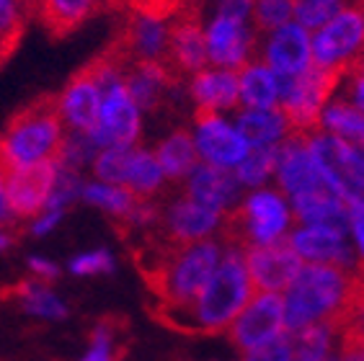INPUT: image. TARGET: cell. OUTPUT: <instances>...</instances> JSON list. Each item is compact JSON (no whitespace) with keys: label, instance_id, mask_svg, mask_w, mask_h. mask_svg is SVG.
<instances>
[{"label":"cell","instance_id":"obj_1","mask_svg":"<svg viewBox=\"0 0 364 361\" xmlns=\"http://www.w3.org/2000/svg\"><path fill=\"white\" fill-rule=\"evenodd\" d=\"M253 297V284L245 269L243 248L225 240L223 258L212 271L210 281L202 286L194 302L181 310H161V318L168 325L189 333H228V328L245 302Z\"/></svg>","mask_w":364,"mask_h":361},{"label":"cell","instance_id":"obj_2","mask_svg":"<svg viewBox=\"0 0 364 361\" xmlns=\"http://www.w3.org/2000/svg\"><path fill=\"white\" fill-rule=\"evenodd\" d=\"M225 240H199L189 245H147L140 256V269L147 284L161 299V310H181L191 305L202 286L210 281L212 271L223 258Z\"/></svg>","mask_w":364,"mask_h":361},{"label":"cell","instance_id":"obj_3","mask_svg":"<svg viewBox=\"0 0 364 361\" xmlns=\"http://www.w3.org/2000/svg\"><path fill=\"white\" fill-rule=\"evenodd\" d=\"M362 284L364 279L359 271L302 264L300 274L282 292L287 333H300L305 328L323 323L341 325L343 315L349 313Z\"/></svg>","mask_w":364,"mask_h":361},{"label":"cell","instance_id":"obj_4","mask_svg":"<svg viewBox=\"0 0 364 361\" xmlns=\"http://www.w3.org/2000/svg\"><path fill=\"white\" fill-rule=\"evenodd\" d=\"M63 117L57 112V98H36L23 106L0 134V171L34 166L42 160H55L63 147Z\"/></svg>","mask_w":364,"mask_h":361},{"label":"cell","instance_id":"obj_5","mask_svg":"<svg viewBox=\"0 0 364 361\" xmlns=\"http://www.w3.org/2000/svg\"><path fill=\"white\" fill-rule=\"evenodd\" d=\"M294 227L292 204L277 186L253 188L228 215L223 235L240 248L287 243Z\"/></svg>","mask_w":364,"mask_h":361},{"label":"cell","instance_id":"obj_6","mask_svg":"<svg viewBox=\"0 0 364 361\" xmlns=\"http://www.w3.org/2000/svg\"><path fill=\"white\" fill-rule=\"evenodd\" d=\"M313 68L341 77L364 57V3L349 0L328 21L310 31Z\"/></svg>","mask_w":364,"mask_h":361},{"label":"cell","instance_id":"obj_7","mask_svg":"<svg viewBox=\"0 0 364 361\" xmlns=\"http://www.w3.org/2000/svg\"><path fill=\"white\" fill-rule=\"evenodd\" d=\"M323 180L346 207H364V155L359 147L313 129L305 134Z\"/></svg>","mask_w":364,"mask_h":361},{"label":"cell","instance_id":"obj_8","mask_svg":"<svg viewBox=\"0 0 364 361\" xmlns=\"http://www.w3.org/2000/svg\"><path fill=\"white\" fill-rule=\"evenodd\" d=\"M338 80H341L338 75L326 72L321 68H310L302 75L282 80L279 106L277 109L287 117L294 134H308L318 129L323 106L336 96Z\"/></svg>","mask_w":364,"mask_h":361},{"label":"cell","instance_id":"obj_9","mask_svg":"<svg viewBox=\"0 0 364 361\" xmlns=\"http://www.w3.org/2000/svg\"><path fill=\"white\" fill-rule=\"evenodd\" d=\"M232 346L240 348L243 354L259 351L264 346H272L282 340L287 333L284 323V307H282V294L253 292V297L245 302V307L238 313L228 328Z\"/></svg>","mask_w":364,"mask_h":361},{"label":"cell","instance_id":"obj_10","mask_svg":"<svg viewBox=\"0 0 364 361\" xmlns=\"http://www.w3.org/2000/svg\"><path fill=\"white\" fill-rule=\"evenodd\" d=\"M228 215L194 202L191 196H176L161 212V240L168 245H189L223 235Z\"/></svg>","mask_w":364,"mask_h":361},{"label":"cell","instance_id":"obj_11","mask_svg":"<svg viewBox=\"0 0 364 361\" xmlns=\"http://www.w3.org/2000/svg\"><path fill=\"white\" fill-rule=\"evenodd\" d=\"M191 137H194L199 163L223 168V171H235L251 150L228 114L196 112Z\"/></svg>","mask_w":364,"mask_h":361},{"label":"cell","instance_id":"obj_12","mask_svg":"<svg viewBox=\"0 0 364 361\" xmlns=\"http://www.w3.org/2000/svg\"><path fill=\"white\" fill-rule=\"evenodd\" d=\"M140 109L132 101L129 90L124 88V80L109 85L101 96V109H98V122L88 137L91 142L104 150V147H134L140 139Z\"/></svg>","mask_w":364,"mask_h":361},{"label":"cell","instance_id":"obj_13","mask_svg":"<svg viewBox=\"0 0 364 361\" xmlns=\"http://www.w3.org/2000/svg\"><path fill=\"white\" fill-rule=\"evenodd\" d=\"M204 47H207V63L212 68L238 72L243 65L256 60L259 39L251 21L212 14L204 23Z\"/></svg>","mask_w":364,"mask_h":361},{"label":"cell","instance_id":"obj_14","mask_svg":"<svg viewBox=\"0 0 364 361\" xmlns=\"http://www.w3.org/2000/svg\"><path fill=\"white\" fill-rule=\"evenodd\" d=\"M57 180V166L55 160H42L34 166L14 168L3 173V188H6V204L8 212L16 222L36 217L47 209L52 188Z\"/></svg>","mask_w":364,"mask_h":361},{"label":"cell","instance_id":"obj_15","mask_svg":"<svg viewBox=\"0 0 364 361\" xmlns=\"http://www.w3.org/2000/svg\"><path fill=\"white\" fill-rule=\"evenodd\" d=\"M274 183L289 202L300 196L331 191L316 166V158L310 153L305 134H292L284 139L277 150V168H274ZM333 194V191H331Z\"/></svg>","mask_w":364,"mask_h":361},{"label":"cell","instance_id":"obj_16","mask_svg":"<svg viewBox=\"0 0 364 361\" xmlns=\"http://www.w3.org/2000/svg\"><path fill=\"white\" fill-rule=\"evenodd\" d=\"M287 245L302 264L359 271L346 230L323 227V225H294L287 237Z\"/></svg>","mask_w":364,"mask_h":361},{"label":"cell","instance_id":"obj_17","mask_svg":"<svg viewBox=\"0 0 364 361\" xmlns=\"http://www.w3.org/2000/svg\"><path fill=\"white\" fill-rule=\"evenodd\" d=\"M168 14L161 8L132 3L124 34L117 39L132 63H163L168 49Z\"/></svg>","mask_w":364,"mask_h":361},{"label":"cell","instance_id":"obj_18","mask_svg":"<svg viewBox=\"0 0 364 361\" xmlns=\"http://www.w3.org/2000/svg\"><path fill=\"white\" fill-rule=\"evenodd\" d=\"M256 60L274 70L282 80L297 77L313 68V52H310V31L300 23H284L264 34V42L256 49Z\"/></svg>","mask_w":364,"mask_h":361},{"label":"cell","instance_id":"obj_19","mask_svg":"<svg viewBox=\"0 0 364 361\" xmlns=\"http://www.w3.org/2000/svg\"><path fill=\"white\" fill-rule=\"evenodd\" d=\"M163 65L178 80L191 77L194 72L207 68V47H204V23L194 11H183L171 18L168 26V49Z\"/></svg>","mask_w":364,"mask_h":361},{"label":"cell","instance_id":"obj_20","mask_svg":"<svg viewBox=\"0 0 364 361\" xmlns=\"http://www.w3.org/2000/svg\"><path fill=\"white\" fill-rule=\"evenodd\" d=\"M243 256L253 292L282 294L302 269V261L294 256V250L287 243L243 248Z\"/></svg>","mask_w":364,"mask_h":361},{"label":"cell","instance_id":"obj_21","mask_svg":"<svg viewBox=\"0 0 364 361\" xmlns=\"http://www.w3.org/2000/svg\"><path fill=\"white\" fill-rule=\"evenodd\" d=\"M183 183H186V196H191L194 202L204 204V207L218 209L223 215H230L243 199V186L235 180L232 171H223V168L207 166V163H199Z\"/></svg>","mask_w":364,"mask_h":361},{"label":"cell","instance_id":"obj_22","mask_svg":"<svg viewBox=\"0 0 364 361\" xmlns=\"http://www.w3.org/2000/svg\"><path fill=\"white\" fill-rule=\"evenodd\" d=\"M101 96H104V90H101L98 80L83 68L68 83V88L57 96V112H60L63 122L70 124L73 132L88 134L98 122Z\"/></svg>","mask_w":364,"mask_h":361},{"label":"cell","instance_id":"obj_23","mask_svg":"<svg viewBox=\"0 0 364 361\" xmlns=\"http://www.w3.org/2000/svg\"><path fill=\"white\" fill-rule=\"evenodd\" d=\"M189 93L196 112L202 114H228L240 106L238 98V72L207 65L189 77Z\"/></svg>","mask_w":364,"mask_h":361},{"label":"cell","instance_id":"obj_24","mask_svg":"<svg viewBox=\"0 0 364 361\" xmlns=\"http://www.w3.org/2000/svg\"><path fill=\"white\" fill-rule=\"evenodd\" d=\"M176 83L178 77L163 63H129L124 70V88L140 112H155Z\"/></svg>","mask_w":364,"mask_h":361},{"label":"cell","instance_id":"obj_25","mask_svg":"<svg viewBox=\"0 0 364 361\" xmlns=\"http://www.w3.org/2000/svg\"><path fill=\"white\" fill-rule=\"evenodd\" d=\"M232 122L251 150L279 147L284 139L294 134L287 117L279 109H240Z\"/></svg>","mask_w":364,"mask_h":361},{"label":"cell","instance_id":"obj_26","mask_svg":"<svg viewBox=\"0 0 364 361\" xmlns=\"http://www.w3.org/2000/svg\"><path fill=\"white\" fill-rule=\"evenodd\" d=\"M282 77L261 60H251L238 70V98L243 109H277Z\"/></svg>","mask_w":364,"mask_h":361},{"label":"cell","instance_id":"obj_27","mask_svg":"<svg viewBox=\"0 0 364 361\" xmlns=\"http://www.w3.org/2000/svg\"><path fill=\"white\" fill-rule=\"evenodd\" d=\"M101 6V0H34V18H39L52 36H65Z\"/></svg>","mask_w":364,"mask_h":361},{"label":"cell","instance_id":"obj_28","mask_svg":"<svg viewBox=\"0 0 364 361\" xmlns=\"http://www.w3.org/2000/svg\"><path fill=\"white\" fill-rule=\"evenodd\" d=\"M318 129L331 134V137L341 139L346 145L364 147V114L351 101L338 96V93L323 106L321 119H318Z\"/></svg>","mask_w":364,"mask_h":361},{"label":"cell","instance_id":"obj_29","mask_svg":"<svg viewBox=\"0 0 364 361\" xmlns=\"http://www.w3.org/2000/svg\"><path fill=\"white\" fill-rule=\"evenodd\" d=\"M289 204H292L294 225H323V227L346 230L349 222V207L331 191L300 196Z\"/></svg>","mask_w":364,"mask_h":361},{"label":"cell","instance_id":"obj_30","mask_svg":"<svg viewBox=\"0 0 364 361\" xmlns=\"http://www.w3.org/2000/svg\"><path fill=\"white\" fill-rule=\"evenodd\" d=\"M155 158L161 163L166 180H186V176L199 166V155L189 129H173L168 137H163L155 147Z\"/></svg>","mask_w":364,"mask_h":361},{"label":"cell","instance_id":"obj_31","mask_svg":"<svg viewBox=\"0 0 364 361\" xmlns=\"http://www.w3.org/2000/svg\"><path fill=\"white\" fill-rule=\"evenodd\" d=\"M289 340L294 361H333L341 346V328L336 323H323L292 333Z\"/></svg>","mask_w":364,"mask_h":361},{"label":"cell","instance_id":"obj_32","mask_svg":"<svg viewBox=\"0 0 364 361\" xmlns=\"http://www.w3.org/2000/svg\"><path fill=\"white\" fill-rule=\"evenodd\" d=\"M163 186H166V176H163L161 163H158L155 153L134 145L132 153H129L124 188H129V191H132L134 196H140V199H153Z\"/></svg>","mask_w":364,"mask_h":361},{"label":"cell","instance_id":"obj_33","mask_svg":"<svg viewBox=\"0 0 364 361\" xmlns=\"http://www.w3.org/2000/svg\"><path fill=\"white\" fill-rule=\"evenodd\" d=\"M3 294L18 299L26 313L39 315V318L60 320L68 315V307L49 292L47 284H42V281H21V284H16L14 289H8Z\"/></svg>","mask_w":364,"mask_h":361},{"label":"cell","instance_id":"obj_34","mask_svg":"<svg viewBox=\"0 0 364 361\" xmlns=\"http://www.w3.org/2000/svg\"><path fill=\"white\" fill-rule=\"evenodd\" d=\"M80 196L93 207L109 212L117 222H124L129 212L134 209V204L140 202V196H134L129 188L109 186V183H88V186L80 188Z\"/></svg>","mask_w":364,"mask_h":361},{"label":"cell","instance_id":"obj_35","mask_svg":"<svg viewBox=\"0 0 364 361\" xmlns=\"http://www.w3.org/2000/svg\"><path fill=\"white\" fill-rule=\"evenodd\" d=\"M277 150L279 147H267V150H248L232 176L238 180L243 191H253V188H264L274 180V168H277Z\"/></svg>","mask_w":364,"mask_h":361},{"label":"cell","instance_id":"obj_36","mask_svg":"<svg viewBox=\"0 0 364 361\" xmlns=\"http://www.w3.org/2000/svg\"><path fill=\"white\" fill-rule=\"evenodd\" d=\"M294 3L297 0H253L251 23L256 34H269L274 28L294 21Z\"/></svg>","mask_w":364,"mask_h":361},{"label":"cell","instance_id":"obj_37","mask_svg":"<svg viewBox=\"0 0 364 361\" xmlns=\"http://www.w3.org/2000/svg\"><path fill=\"white\" fill-rule=\"evenodd\" d=\"M129 153H132V147H104V150H98L96 158H93V171H96L98 180L109 183V186H124Z\"/></svg>","mask_w":364,"mask_h":361},{"label":"cell","instance_id":"obj_38","mask_svg":"<svg viewBox=\"0 0 364 361\" xmlns=\"http://www.w3.org/2000/svg\"><path fill=\"white\" fill-rule=\"evenodd\" d=\"M346 3L349 0H297L294 3V23H300L308 31H316Z\"/></svg>","mask_w":364,"mask_h":361},{"label":"cell","instance_id":"obj_39","mask_svg":"<svg viewBox=\"0 0 364 361\" xmlns=\"http://www.w3.org/2000/svg\"><path fill=\"white\" fill-rule=\"evenodd\" d=\"M114 338H117V325H114V320H101V323L93 328L91 351H88L80 361H122V351L117 348Z\"/></svg>","mask_w":364,"mask_h":361},{"label":"cell","instance_id":"obj_40","mask_svg":"<svg viewBox=\"0 0 364 361\" xmlns=\"http://www.w3.org/2000/svg\"><path fill=\"white\" fill-rule=\"evenodd\" d=\"M26 14L18 0H0V44L8 49H16L21 39Z\"/></svg>","mask_w":364,"mask_h":361},{"label":"cell","instance_id":"obj_41","mask_svg":"<svg viewBox=\"0 0 364 361\" xmlns=\"http://www.w3.org/2000/svg\"><path fill=\"white\" fill-rule=\"evenodd\" d=\"M114 269V258L109 250H93V253H83L70 261V271L75 276H93V274H106Z\"/></svg>","mask_w":364,"mask_h":361},{"label":"cell","instance_id":"obj_42","mask_svg":"<svg viewBox=\"0 0 364 361\" xmlns=\"http://www.w3.org/2000/svg\"><path fill=\"white\" fill-rule=\"evenodd\" d=\"M336 90H341L338 96H343L346 101H351V104L357 106L359 112L364 114V57L349 70V72H343Z\"/></svg>","mask_w":364,"mask_h":361},{"label":"cell","instance_id":"obj_43","mask_svg":"<svg viewBox=\"0 0 364 361\" xmlns=\"http://www.w3.org/2000/svg\"><path fill=\"white\" fill-rule=\"evenodd\" d=\"M346 237L357 258L359 274H364V207H349V222H346Z\"/></svg>","mask_w":364,"mask_h":361},{"label":"cell","instance_id":"obj_44","mask_svg":"<svg viewBox=\"0 0 364 361\" xmlns=\"http://www.w3.org/2000/svg\"><path fill=\"white\" fill-rule=\"evenodd\" d=\"M338 328H341V338L364 340V284H362V289H359L357 299L351 302L349 313L343 315Z\"/></svg>","mask_w":364,"mask_h":361},{"label":"cell","instance_id":"obj_45","mask_svg":"<svg viewBox=\"0 0 364 361\" xmlns=\"http://www.w3.org/2000/svg\"><path fill=\"white\" fill-rule=\"evenodd\" d=\"M240 361H294L292 340H289V335H284V338L272 343V346H264V348H259V351L243 354Z\"/></svg>","mask_w":364,"mask_h":361},{"label":"cell","instance_id":"obj_46","mask_svg":"<svg viewBox=\"0 0 364 361\" xmlns=\"http://www.w3.org/2000/svg\"><path fill=\"white\" fill-rule=\"evenodd\" d=\"M212 14L228 16V18H238V21H251L253 0H215Z\"/></svg>","mask_w":364,"mask_h":361},{"label":"cell","instance_id":"obj_47","mask_svg":"<svg viewBox=\"0 0 364 361\" xmlns=\"http://www.w3.org/2000/svg\"><path fill=\"white\" fill-rule=\"evenodd\" d=\"M338 361H364V340H349L341 338L338 346Z\"/></svg>","mask_w":364,"mask_h":361},{"label":"cell","instance_id":"obj_48","mask_svg":"<svg viewBox=\"0 0 364 361\" xmlns=\"http://www.w3.org/2000/svg\"><path fill=\"white\" fill-rule=\"evenodd\" d=\"M60 217H63L60 209H44V215L31 225V235H47L49 230L60 222Z\"/></svg>","mask_w":364,"mask_h":361},{"label":"cell","instance_id":"obj_49","mask_svg":"<svg viewBox=\"0 0 364 361\" xmlns=\"http://www.w3.org/2000/svg\"><path fill=\"white\" fill-rule=\"evenodd\" d=\"M28 269L34 271V274L42 279V281H47V279H55L57 274H60V269H57L52 261H47V258H39V256L28 258Z\"/></svg>","mask_w":364,"mask_h":361},{"label":"cell","instance_id":"obj_50","mask_svg":"<svg viewBox=\"0 0 364 361\" xmlns=\"http://www.w3.org/2000/svg\"><path fill=\"white\" fill-rule=\"evenodd\" d=\"M6 222V227H14V225H18L11 217V212H8V204H6V188H3V171H0V225Z\"/></svg>","mask_w":364,"mask_h":361},{"label":"cell","instance_id":"obj_51","mask_svg":"<svg viewBox=\"0 0 364 361\" xmlns=\"http://www.w3.org/2000/svg\"><path fill=\"white\" fill-rule=\"evenodd\" d=\"M18 3H21L26 18H34V0H18Z\"/></svg>","mask_w":364,"mask_h":361},{"label":"cell","instance_id":"obj_52","mask_svg":"<svg viewBox=\"0 0 364 361\" xmlns=\"http://www.w3.org/2000/svg\"><path fill=\"white\" fill-rule=\"evenodd\" d=\"M11 52H14V49H8V47H3V44H0V63H3V60L11 55Z\"/></svg>","mask_w":364,"mask_h":361},{"label":"cell","instance_id":"obj_53","mask_svg":"<svg viewBox=\"0 0 364 361\" xmlns=\"http://www.w3.org/2000/svg\"><path fill=\"white\" fill-rule=\"evenodd\" d=\"M359 150H362V155H364V147H359Z\"/></svg>","mask_w":364,"mask_h":361},{"label":"cell","instance_id":"obj_54","mask_svg":"<svg viewBox=\"0 0 364 361\" xmlns=\"http://www.w3.org/2000/svg\"><path fill=\"white\" fill-rule=\"evenodd\" d=\"M357 3H364V0H357Z\"/></svg>","mask_w":364,"mask_h":361},{"label":"cell","instance_id":"obj_55","mask_svg":"<svg viewBox=\"0 0 364 361\" xmlns=\"http://www.w3.org/2000/svg\"><path fill=\"white\" fill-rule=\"evenodd\" d=\"M362 279H364V274H362Z\"/></svg>","mask_w":364,"mask_h":361},{"label":"cell","instance_id":"obj_56","mask_svg":"<svg viewBox=\"0 0 364 361\" xmlns=\"http://www.w3.org/2000/svg\"><path fill=\"white\" fill-rule=\"evenodd\" d=\"M333 361H338V359H333Z\"/></svg>","mask_w":364,"mask_h":361},{"label":"cell","instance_id":"obj_57","mask_svg":"<svg viewBox=\"0 0 364 361\" xmlns=\"http://www.w3.org/2000/svg\"><path fill=\"white\" fill-rule=\"evenodd\" d=\"M0 227H3V225H0Z\"/></svg>","mask_w":364,"mask_h":361}]
</instances>
